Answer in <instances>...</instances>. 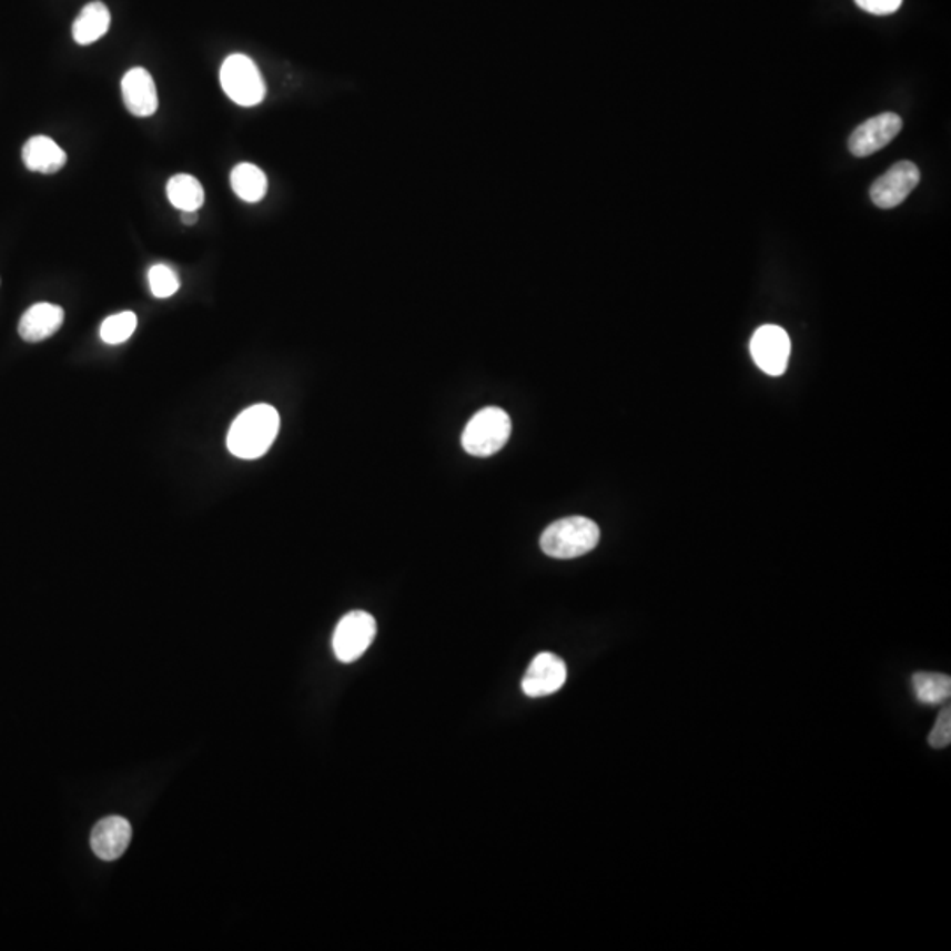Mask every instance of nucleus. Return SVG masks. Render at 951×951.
<instances>
[{"label":"nucleus","mask_w":951,"mask_h":951,"mask_svg":"<svg viewBox=\"0 0 951 951\" xmlns=\"http://www.w3.org/2000/svg\"><path fill=\"white\" fill-rule=\"evenodd\" d=\"M281 428V418L275 407L256 404L249 407L231 425L227 449L235 457L254 461L269 452Z\"/></svg>","instance_id":"1"},{"label":"nucleus","mask_w":951,"mask_h":951,"mask_svg":"<svg viewBox=\"0 0 951 951\" xmlns=\"http://www.w3.org/2000/svg\"><path fill=\"white\" fill-rule=\"evenodd\" d=\"M599 527L585 517L560 518L542 534V550L554 559H575L589 554L599 543Z\"/></svg>","instance_id":"2"},{"label":"nucleus","mask_w":951,"mask_h":951,"mask_svg":"<svg viewBox=\"0 0 951 951\" xmlns=\"http://www.w3.org/2000/svg\"><path fill=\"white\" fill-rule=\"evenodd\" d=\"M512 419L500 407H485L474 414L462 434V446L474 457H490L508 443Z\"/></svg>","instance_id":"3"},{"label":"nucleus","mask_w":951,"mask_h":951,"mask_svg":"<svg viewBox=\"0 0 951 951\" xmlns=\"http://www.w3.org/2000/svg\"><path fill=\"white\" fill-rule=\"evenodd\" d=\"M221 85L227 98L239 107H256L266 95L265 80L247 55L227 57L221 68Z\"/></svg>","instance_id":"4"},{"label":"nucleus","mask_w":951,"mask_h":951,"mask_svg":"<svg viewBox=\"0 0 951 951\" xmlns=\"http://www.w3.org/2000/svg\"><path fill=\"white\" fill-rule=\"evenodd\" d=\"M376 619L367 611L344 615L333 633V652L341 662H353L367 652L376 638Z\"/></svg>","instance_id":"5"},{"label":"nucleus","mask_w":951,"mask_h":951,"mask_svg":"<svg viewBox=\"0 0 951 951\" xmlns=\"http://www.w3.org/2000/svg\"><path fill=\"white\" fill-rule=\"evenodd\" d=\"M751 354L756 365L768 376H782L788 368L791 341L785 328L765 325L751 338Z\"/></svg>","instance_id":"6"},{"label":"nucleus","mask_w":951,"mask_h":951,"mask_svg":"<svg viewBox=\"0 0 951 951\" xmlns=\"http://www.w3.org/2000/svg\"><path fill=\"white\" fill-rule=\"evenodd\" d=\"M920 184V170L911 161L893 164L883 176L870 188V200L879 209H896Z\"/></svg>","instance_id":"7"},{"label":"nucleus","mask_w":951,"mask_h":951,"mask_svg":"<svg viewBox=\"0 0 951 951\" xmlns=\"http://www.w3.org/2000/svg\"><path fill=\"white\" fill-rule=\"evenodd\" d=\"M902 131V119L897 113H881L854 129L849 138V152L867 158L884 146Z\"/></svg>","instance_id":"8"},{"label":"nucleus","mask_w":951,"mask_h":951,"mask_svg":"<svg viewBox=\"0 0 951 951\" xmlns=\"http://www.w3.org/2000/svg\"><path fill=\"white\" fill-rule=\"evenodd\" d=\"M568 679V668L559 656L542 652L534 657L522 680V689L530 698H543L559 691Z\"/></svg>","instance_id":"9"},{"label":"nucleus","mask_w":951,"mask_h":951,"mask_svg":"<svg viewBox=\"0 0 951 951\" xmlns=\"http://www.w3.org/2000/svg\"><path fill=\"white\" fill-rule=\"evenodd\" d=\"M131 836H133V828L129 824L128 819L110 816V818L101 819L95 824L92 836H90V844L101 860L111 862V860H117L125 853V849L131 842Z\"/></svg>","instance_id":"10"},{"label":"nucleus","mask_w":951,"mask_h":951,"mask_svg":"<svg viewBox=\"0 0 951 951\" xmlns=\"http://www.w3.org/2000/svg\"><path fill=\"white\" fill-rule=\"evenodd\" d=\"M122 98L128 110L141 119L154 115L159 108L154 78L143 68L131 69L122 78Z\"/></svg>","instance_id":"11"},{"label":"nucleus","mask_w":951,"mask_h":951,"mask_svg":"<svg viewBox=\"0 0 951 951\" xmlns=\"http://www.w3.org/2000/svg\"><path fill=\"white\" fill-rule=\"evenodd\" d=\"M64 325V308L53 303H36L23 314L18 325L20 337L26 342H43Z\"/></svg>","instance_id":"12"},{"label":"nucleus","mask_w":951,"mask_h":951,"mask_svg":"<svg viewBox=\"0 0 951 951\" xmlns=\"http://www.w3.org/2000/svg\"><path fill=\"white\" fill-rule=\"evenodd\" d=\"M22 158L27 170L38 171L43 175H53L68 163L64 149H60L55 141L48 136L30 138L23 146Z\"/></svg>","instance_id":"13"},{"label":"nucleus","mask_w":951,"mask_h":951,"mask_svg":"<svg viewBox=\"0 0 951 951\" xmlns=\"http://www.w3.org/2000/svg\"><path fill=\"white\" fill-rule=\"evenodd\" d=\"M110 9L103 2H90L73 23V39L78 44H92L110 30Z\"/></svg>","instance_id":"14"},{"label":"nucleus","mask_w":951,"mask_h":951,"mask_svg":"<svg viewBox=\"0 0 951 951\" xmlns=\"http://www.w3.org/2000/svg\"><path fill=\"white\" fill-rule=\"evenodd\" d=\"M231 188L240 200L257 203L265 198L269 180L265 173L254 164L240 163L231 171Z\"/></svg>","instance_id":"15"},{"label":"nucleus","mask_w":951,"mask_h":951,"mask_svg":"<svg viewBox=\"0 0 951 951\" xmlns=\"http://www.w3.org/2000/svg\"><path fill=\"white\" fill-rule=\"evenodd\" d=\"M168 200L182 212H198L205 203V189L192 175L171 176L168 182Z\"/></svg>","instance_id":"16"},{"label":"nucleus","mask_w":951,"mask_h":951,"mask_svg":"<svg viewBox=\"0 0 951 951\" xmlns=\"http://www.w3.org/2000/svg\"><path fill=\"white\" fill-rule=\"evenodd\" d=\"M913 689L922 704H944L951 695V679L943 674H914Z\"/></svg>","instance_id":"17"},{"label":"nucleus","mask_w":951,"mask_h":951,"mask_svg":"<svg viewBox=\"0 0 951 951\" xmlns=\"http://www.w3.org/2000/svg\"><path fill=\"white\" fill-rule=\"evenodd\" d=\"M138 326V317L134 312H120L115 316L107 317L101 325V338L110 346L124 344L131 338Z\"/></svg>","instance_id":"18"},{"label":"nucleus","mask_w":951,"mask_h":951,"mask_svg":"<svg viewBox=\"0 0 951 951\" xmlns=\"http://www.w3.org/2000/svg\"><path fill=\"white\" fill-rule=\"evenodd\" d=\"M149 284L155 299H170L180 290L179 275L168 265L152 266L149 272Z\"/></svg>","instance_id":"19"},{"label":"nucleus","mask_w":951,"mask_h":951,"mask_svg":"<svg viewBox=\"0 0 951 951\" xmlns=\"http://www.w3.org/2000/svg\"><path fill=\"white\" fill-rule=\"evenodd\" d=\"M951 742V708L944 707L941 712H939L938 721H935L934 728L930 731L929 735V743L934 747V749H944V747L950 746Z\"/></svg>","instance_id":"20"},{"label":"nucleus","mask_w":951,"mask_h":951,"mask_svg":"<svg viewBox=\"0 0 951 951\" xmlns=\"http://www.w3.org/2000/svg\"><path fill=\"white\" fill-rule=\"evenodd\" d=\"M854 2H857L858 8L863 9L867 13L887 17V14L899 11L904 0H854Z\"/></svg>","instance_id":"21"},{"label":"nucleus","mask_w":951,"mask_h":951,"mask_svg":"<svg viewBox=\"0 0 951 951\" xmlns=\"http://www.w3.org/2000/svg\"><path fill=\"white\" fill-rule=\"evenodd\" d=\"M182 222H184V224H188V226H192V224H196L198 212H182Z\"/></svg>","instance_id":"22"}]
</instances>
